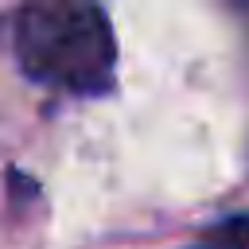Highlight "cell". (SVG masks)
Returning <instances> with one entry per match:
<instances>
[{
    "instance_id": "2",
    "label": "cell",
    "mask_w": 249,
    "mask_h": 249,
    "mask_svg": "<svg viewBox=\"0 0 249 249\" xmlns=\"http://www.w3.org/2000/svg\"><path fill=\"white\" fill-rule=\"evenodd\" d=\"M222 249H233V245H222Z\"/></svg>"
},
{
    "instance_id": "1",
    "label": "cell",
    "mask_w": 249,
    "mask_h": 249,
    "mask_svg": "<svg viewBox=\"0 0 249 249\" xmlns=\"http://www.w3.org/2000/svg\"><path fill=\"white\" fill-rule=\"evenodd\" d=\"M16 58L39 86L105 93L117 70V39L97 4L39 0L16 16Z\"/></svg>"
}]
</instances>
